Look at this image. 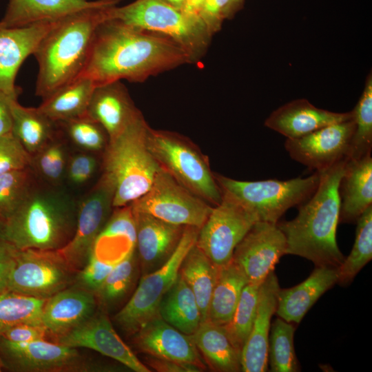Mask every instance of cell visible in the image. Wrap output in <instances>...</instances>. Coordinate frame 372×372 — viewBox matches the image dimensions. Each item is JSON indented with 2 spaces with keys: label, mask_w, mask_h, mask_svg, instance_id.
<instances>
[{
  "label": "cell",
  "mask_w": 372,
  "mask_h": 372,
  "mask_svg": "<svg viewBox=\"0 0 372 372\" xmlns=\"http://www.w3.org/2000/svg\"><path fill=\"white\" fill-rule=\"evenodd\" d=\"M280 288L274 271L267 276L261 285L256 315L241 351V371H268V340Z\"/></svg>",
  "instance_id": "ffe728a7"
},
{
  "label": "cell",
  "mask_w": 372,
  "mask_h": 372,
  "mask_svg": "<svg viewBox=\"0 0 372 372\" xmlns=\"http://www.w3.org/2000/svg\"><path fill=\"white\" fill-rule=\"evenodd\" d=\"M139 114L126 87L118 81L95 87L85 114L98 122L110 139Z\"/></svg>",
  "instance_id": "484cf974"
},
{
  "label": "cell",
  "mask_w": 372,
  "mask_h": 372,
  "mask_svg": "<svg viewBox=\"0 0 372 372\" xmlns=\"http://www.w3.org/2000/svg\"><path fill=\"white\" fill-rule=\"evenodd\" d=\"M214 177L222 192L254 214L259 221L276 224L289 209L309 199L320 180L318 172L287 180L241 181L222 175Z\"/></svg>",
  "instance_id": "52a82bcc"
},
{
  "label": "cell",
  "mask_w": 372,
  "mask_h": 372,
  "mask_svg": "<svg viewBox=\"0 0 372 372\" xmlns=\"http://www.w3.org/2000/svg\"><path fill=\"white\" fill-rule=\"evenodd\" d=\"M148 147L159 163L179 183L215 206L222 192L203 157L191 145L169 133L149 128Z\"/></svg>",
  "instance_id": "9c48e42d"
},
{
  "label": "cell",
  "mask_w": 372,
  "mask_h": 372,
  "mask_svg": "<svg viewBox=\"0 0 372 372\" xmlns=\"http://www.w3.org/2000/svg\"><path fill=\"white\" fill-rule=\"evenodd\" d=\"M198 231L197 227H184L167 260L158 269L143 275L131 298L114 317L125 333L133 335L144 324L159 315L161 301L175 283L185 257L196 244Z\"/></svg>",
  "instance_id": "ba28073f"
},
{
  "label": "cell",
  "mask_w": 372,
  "mask_h": 372,
  "mask_svg": "<svg viewBox=\"0 0 372 372\" xmlns=\"http://www.w3.org/2000/svg\"><path fill=\"white\" fill-rule=\"evenodd\" d=\"M120 0H9L0 24L21 27L63 19L79 11L116 6Z\"/></svg>",
  "instance_id": "cb8c5ba5"
},
{
  "label": "cell",
  "mask_w": 372,
  "mask_h": 372,
  "mask_svg": "<svg viewBox=\"0 0 372 372\" xmlns=\"http://www.w3.org/2000/svg\"><path fill=\"white\" fill-rule=\"evenodd\" d=\"M355 239L353 248L337 267L340 285L351 282L372 258V205L358 218Z\"/></svg>",
  "instance_id": "e575fe53"
},
{
  "label": "cell",
  "mask_w": 372,
  "mask_h": 372,
  "mask_svg": "<svg viewBox=\"0 0 372 372\" xmlns=\"http://www.w3.org/2000/svg\"><path fill=\"white\" fill-rule=\"evenodd\" d=\"M0 337L12 342H30L47 340L50 336L43 324L23 323L10 328Z\"/></svg>",
  "instance_id": "7dc6e473"
},
{
  "label": "cell",
  "mask_w": 372,
  "mask_h": 372,
  "mask_svg": "<svg viewBox=\"0 0 372 372\" xmlns=\"http://www.w3.org/2000/svg\"><path fill=\"white\" fill-rule=\"evenodd\" d=\"M133 342L144 353L161 359L206 368L192 335L169 324L159 315L144 324L134 335Z\"/></svg>",
  "instance_id": "d6986e66"
},
{
  "label": "cell",
  "mask_w": 372,
  "mask_h": 372,
  "mask_svg": "<svg viewBox=\"0 0 372 372\" xmlns=\"http://www.w3.org/2000/svg\"><path fill=\"white\" fill-rule=\"evenodd\" d=\"M355 129L347 160H357L371 154L372 78L368 76L364 91L353 110Z\"/></svg>",
  "instance_id": "74e56055"
},
{
  "label": "cell",
  "mask_w": 372,
  "mask_h": 372,
  "mask_svg": "<svg viewBox=\"0 0 372 372\" xmlns=\"http://www.w3.org/2000/svg\"><path fill=\"white\" fill-rule=\"evenodd\" d=\"M130 205L134 211L149 214L169 223L198 229L213 209L161 166L147 192Z\"/></svg>",
  "instance_id": "7c38bea8"
},
{
  "label": "cell",
  "mask_w": 372,
  "mask_h": 372,
  "mask_svg": "<svg viewBox=\"0 0 372 372\" xmlns=\"http://www.w3.org/2000/svg\"><path fill=\"white\" fill-rule=\"evenodd\" d=\"M241 0H234V5L239 3Z\"/></svg>",
  "instance_id": "9f6ffc18"
},
{
  "label": "cell",
  "mask_w": 372,
  "mask_h": 372,
  "mask_svg": "<svg viewBox=\"0 0 372 372\" xmlns=\"http://www.w3.org/2000/svg\"><path fill=\"white\" fill-rule=\"evenodd\" d=\"M114 265L92 254L86 265L77 271L72 285L96 294Z\"/></svg>",
  "instance_id": "ee69618b"
},
{
  "label": "cell",
  "mask_w": 372,
  "mask_h": 372,
  "mask_svg": "<svg viewBox=\"0 0 372 372\" xmlns=\"http://www.w3.org/2000/svg\"><path fill=\"white\" fill-rule=\"evenodd\" d=\"M218 269L219 267L196 244L188 251L180 268L179 273L196 297L202 322L207 319L209 302Z\"/></svg>",
  "instance_id": "d6a6232c"
},
{
  "label": "cell",
  "mask_w": 372,
  "mask_h": 372,
  "mask_svg": "<svg viewBox=\"0 0 372 372\" xmlns=\"http://www.w3.org/2000/svg\"><path fill=\"white\" fill-rule=\"evenodd\" d=\"M95 87L91 79L79 76L43 100L38 108L56 123L82 116L86 114Z\"/></svg>",
  "instance_id": "1f68e13d"
},
{
  "label": "cell",
  "mask_w": 372,
  "mask_h": 372,
  "mask_svg": "<svg viewBox=\"0 0 372 372\" xmlns=\"http://www.w3.org/2000/svg\"><path fill=\"white\" fill-rule=\"evenodd\" d=\"M149 130L140 113L108 139L102 175L114 187V208L128 205L147 193L161 169L148 147Z\"/></svg>",
  "instance_id": "5b68a950"
},
{
  "label": "cell",
  "mask_w": 372,
  "mask_h": 372,
  "mask_svg": "<svg viewBox=\"0 0 372 372\" xmlns=\"http://www.w3.org/2000/svg\"><path fill=\"white\" fill-rule=\"evenodd\" d=\"M296 327L280 318L271 324L267 358L272 372H297L300 364L296 355L293 336Z\"/></svg>",
  "instance_id": "836d02e7"
},
{
  "label": "cell",
  "mask_w": 372,
  "mask_h": 372,
  "mask_svg": "<svg viewBox=\"0 0 372 372\" xmlns=\"http://www.w3.org/2000/svg\"><path fill=\"white\" fill-rule=\"evenodd\" d=\"M192 335L211 369L219 372L241 371V352L231 342L223 325L207 320Z\"/></svg>",
  "instance_id": "83f0119b"
},
{
  "label": "cell",
  "mask_w": 372,
  "mask_h": 372,
  "mask_svg": "<svg viewBox=\"0 0 372 372\" xmlns=\"http://www.w3.org/2000/svg\"><path fill=\"white\" fill-rule=\"evenodd\" d=\"M114 189L104 176L78 205L76 227L72 239L58 249L68 265L79 271L87 262L94 242L109 219Z\"/></svg>",
  "instance_id": "5bb4252c"
},
{
  "label": "cell",
  "mask_w": 372,
  "mask_h": 372,
  "mask_svg": "<svg viewBox=\"0 0 372 372\" xmlns=\"http://www.w3.org/2000/svg\"><path fill=\"white\" fill-rule=\"evenodd\" d=\"M31 167L7 172L0 176V219L4 223L22 204L36 184Z\"/></svg>",
  "instance_id": "f35d334b"
},
{
  "label": "cell",
  "mask_w": 372,
  "mask_h": 372,
  "mask_svg": "<svg viewBox=\"0 0 372 372\" xmlns=\"http://www.w3.org/2000/svg\"><path fill=\"white\" fill-rule=\"evenodd\" d=\"M338 280L337 267H316L309 276L300 284L279 289L276 313L288 322L300 323L321 296L338 283Z\"/></svg>",
  "instance_id": "d4e9b609"
},
{
  "label": "cell",
  "mask_w": 372,
  "mask_h": 372,
  "mask_svg": "<svg viewBox=\"0 0 372 372\" xmlns=\"http://www.w3.org/2000/svg\"><path fill=\"white\" fill-rule=\"evenodd\" d=\"M163 1L179 9L181 8L183 1H184V0H163Z\"/></svg>",
  "instance_id": "f5cc1de1"
},
{
  "label": "cell",
  "mask_w": 372,
  "mask_h": 372,
  "mask_svg": "<svg viewBox=\"0 0 372 372\" xmlns=\"http://www.w3.org/2000/svg\"><path fill=\"white\" fill-rule=\"evenodd\" d=\"M111 7L85 9L67 16L44 36L33 54L39 65L37 96L43 101L80 76L96 30L109 18Z\"/></svg>",
  "instance_id": "3957f363"
},
{
  "label": "cell",
  "mask_w": 372,
  "mask_h": 372,
  "mask_svg": "<svg viewBox=\"0 0 372 372\" xmlns=\"http://www.w3.org/2000/svg\"><path fill=\"white\" fill-rule=\"evenodd\" d=\"M109 19L167 37L184 48L195 61L205 52L211 34L203 21L163 0H136L111 7Z\"/></svg>",
  "instance_id": "8992f818"
},
{
  "label": "cell",
  "mask_w": 372,
  "mask_h": 372,
  "mask_svg": "<svg viewBox=\"0 0 372 372\" xmlns=\"http://www.w3.org/2000/svg\"><path fill=\"white\" fill-rule=\"evenodd\" d=\"M339 223H355L372 205L371 154L357 160H347L339 183Z\"/></svg>",
  "instance_id": "4316f807"
},
{
  "label": "cell",
  "mask_w": 372,
  "mask_h": 372,
  "mask_svg": "<svg viewBox=\"0 0 372 372\" xmlns=\"http://www.w3.org/2000/svg\"><path fill=\"white\" fill-rule=\"evenodd\" d=\"M148 364L160 372H200L203 369L198 366L174 360L158 358L149 355Z\"/></svg>",
  "instance_id": "681fc988"
},
{
  "label": "cell",
  "mask_w": 372,
  "mask_h": 372,
  "mask_svg": "<svg viewBox=\"0 0 372 372\" xmlns=\"http://www.w3.org/2000/svg\"><path fill=\"white\" fill-rule=\"evenodd\" d=\"M11 111L12 133L31 156L59 136V123L45 115L38 107H24L18 100H13Z\"/></svg>",
  "instance_id": "f1b7e54d"
},
{
  "label": "cell",
  "mask_w": 372,
  "mask_h": 372,
  "mask_svg": "<svg viewBox=\"0 0 372 372\" xmlns=\"http://www.w3.org/2000/svg\"><path fill=\"white\" fill-rule=\"evenodd\" d=\"M247 279L232 260L219 267L217 280L213 289L207 319L213 323L225 325L232 317Z\"/></svg>",
  "instance_id": "4dcf8cb0"
},
{
  "label": "cell",
  "mask_w": 372,
  "mask_h": 372,
  "mask_svg": "<svg viewBox=\"0 0 372 372\" xmlns=\"http://www.w3.org/2000/svg\"><path fill=\"white\" fill-rule=\"evenodd\" d=\"M194 62L189 53L171 39L108 18L96 30L79 76L91 79L96 86L122 79L142 82Z\"/></svg>",
  "instance_id": "6da1fadb"
},
{
  "label": "cell",
  "mask_w": 372,
  "mask_h": 372,
  "mask_svg": "<svg viewBox=\"0 0 372 372\" xmlns=\"http://www.w3.org/2000/svg\"><path fill=\"white\" fill-rule=\"evenodd\" d=\"M158 314L169 324L187 335H193L201 324L196 297L180 273L161 301Z\"/></svg>",
  "instance_id": "f546056e"
},
{
  "label": "cell",
  "mask_w": 372,
  "mask_h": 372,
  "mask_svg": "<svg viewBox=\"0 0 372 372\" xmlns=\"http://www.w3.org/2000/svg\"><path fill=\"white\" fill-rule=\"evenodd\" d=\"M13 100L17 99L0 91V136L12 132L11 103Z\"/></svg>",
  "instance_id": "f907efd6"
},
{
  "label": "cell",
  "mask_w": 372,
  "mask_h": 372,
  "mask_svg": "<svg viewBox=\"0 0 372 372\" xmlns=\"http://www.w3.org/2000/svg\"><path fill=\"white\" fill-rule=\"evenodd\" d=\"M17 249L10 242L0 239V294L8 291L9 278Z\"/></svg>",
  "instance_id": "c3c4849f"
},
{
  "label": "cell",
  "mask_w": 372,
  "mask_h": 372,
  "mask_svg": "<svg viewBox=\"0 0 372 372\" xmlns=\"http://www.w3.org/2000/svg\"><path fill=\"white\" fill-rule=\"evenodd\" d=\"M220 203L213 207L199 229L196 246L217 267L231 260L236 247L252 226L257 216L240 203L222 192Z\"/></svg>",
  "instance_id": "4fadbf2b"
},
{
  "label": "cell",
  "mask_w": 372,
  "mask_h": 372,
  "mask_svg": "<svg viewBox=\"0 0 372 372\" xmlns=\"http://www.w3.org/2000/svg\"><path fill=\"white\" fill-rule=\"evenodd\" d=\"M46 299H39L7 291L0 294V335L23 323L42 324Z\"/></svg>",
  "instance_id": "d590c367"
},
{
  "label": "cell",
  "mask_w": 372,
  "mask_h": 372,
  "mask_svg": "<svg viewBox=\"0 0 372 372\" xmlns=\"http://www.w3.org/2000/svg\"><path fill=\"white\" fill-rule=\"evenodd\" d=\"M353 116V111L333 112L318 108L307 99H300L274 110L265 120V125L287 138H296Z\"/></svg>",
  "instance_id": "603a6c76"
},
{
  "label": "cell",
  "mask_w": 372,
  "mask_h": 372,
  "mask_svg": "<svg viewBox=\"0 0 372 372\" xmlns=\"http://www.w3.org/2000/svg\"><path fill=\"white\" fill-rule=\"evenodd\" d=\"M97 165L96 158L87 153H78L68 158L66 174L73 185H82L94 175Z\"/></svg>",
  "instance_id": "f6af8a7d"
},
{
  "label": "cell",
  "mask_w": 372,
  "mask_h": 372,
  "mask_svg": "<svg viewBox=\"0 0 372 372\" xmlns=\"http://www.w3.org/2000/svg\"><path fill=\"white\" fill-rule=\"evenodd\" d=\"M4 369H4L3 362H2V361H1V360L0 358V372L4 371Z\"/></svg>",
  "instance_id": "11a10c76"
},
{
  "label": "cell",
  "mask_w": 372,
  "mask_h": 372,
  "mask_svg": "<svg viewBox=\"0 0 372 372\" xmlns=\"http://www.w3.org/2000/svg\"><path fill=\"white\" fill-rule=\"evenodd\" d=\"M262 282H248L230 320L223 325L231 342L240 352L251 329Z\"/></svg>",
  "instance_id": "8d00e7d4"
},
{
  "label": "cell",
  "mask_w": 372,
  "mask_h": 372,
  "mask_svg": "<svg viewBox=\"0 0 372 372\" xmlns=\"http://www.w3.org/2000/svg\"><path fill=\"white\" fill-rule=\"evenodd\" d=\"M204 1L205 0H184L180 10L189 15L200 17Z\"/></svg>",
  "instance_id": "816d5d0a"
},
{
  "label": "cell",
  "mask_w": 372,
  "mask_h": 372,
  "mask_svg": "<svg viewBox=\"0 0 372 372\" xmlns=\"http://www.w3.org/2000/svg\"><path fill=\"white\" fill-rule=\"evenodd\" d=\"M287 242L277 224L257 221L236 247L232 261L248 282H262L286 254Z\"/></svg>",
  "instance_id": "2e32d148"
},
{
  "label": "cell",
  "mask_w": 372,
  "mask_h": 372,
  "mask_svg": "<svg viewBox=\"0 0 372 372\" xmlns=\"http://www.w3.org/2000/svg\"><path fill=\"white\" fill-rule=\"evenodd\" d=\"M347 159L318 172L313 194L300 205L296 216L276 224L284 234L287 254L304 258L316 267H338L344 259L336 231L340 217L339 183Z\"/></svg>",
  "instance_id": "7a4b0ae2"
},
{
  "label": "cell",
  "mask_w": 372,
  "mask_h": 372,
  "mask_svg": "<svg viewBox=\"0 0 372 372\" xmlns=\"http://www.w3.org/2000/svg\"><path fill=\"white\" fill-rule=\"evenodd\" d=\"M0 358L12 372H94L114 368L94 362L69 347L47 340L12 342L0 337Z\"/></svg>",
  "instance_id": "8fae6325"
},
{
  "label": "cell",
  "mask_w": 372,
  "mask_h": 372,
  "mask_svg": "<svg viewBox=\"0 0 372 372\" xmlns=\"http://www.w3.org/2000/svg\"><path fill=\"white\" fill-rule=\"evenodd\" d=\"M68 158L66 147L58 136L32 156L31 168L36 176L57 187L65 176Z\"/></svg>",
  "instance_id": "ab89813d"
},
{
  "label": "cell",
  "mask_w": 372,
  "mask_h": 372,
  "mask_svg": "<svg viewBox=\"0 0 372 372\" xmlns=\"http://www.w3.org/2000/svg\"><path fill=\"white\" fill-rule=\"evenodd\" d=\"M98 307L94 293L71 285L45 300L41 322L54 341L87 320Z\"/></svg>",
  "instance_id": "44dd1931"
},
{
  "label": "cell",
  "mask_w": 372,
  "mask_h": 372,
  "mask_svg": "<svg viewBox=\"0 0 372 372\" xmlns=\"http://www.w3.org/2000/svg\"><path fill=\"white\" fill-rule=\"evenodd\" d=\"M36 184L6 221L4 239L19 249L58 250L73 237L78 205L68 194Z\"/></svg>",
  "instance_id": "277c9868"
},
{
  "label": "cell",
  "mask_w": 372,
  "mask_h": 372,
  "mask_svg": "<svg viewBox=\"0 0 372 372\" xmlns=\"http://www.w3.org/2000/svg\"><path fill=\"white\" fill-rule=\"evenodd\" d=\"M77 271L59 250L18 249L8 291L48 299L72 285Z\"/></svg>",
  "instance_id": "30bf717a"
},
{
  "label": "cell",
  "mask_w": 372,
  "mask_h": 372,
  "mask_svg": "<svg viewBox=\"0 0 372 372\" xmlns=\"http://www.w3.org/2000/svg\"><path fill=\"white\" fill-rule=\"evenodd\" d=\"M58 123L72 142L85 151L98 152L107 144L103 127L86 114Z\"/></svg>",
  "instance_id": "b9f144b4"
},
{
  "label": "cell",
  "mask_w": 372,
  "mask_h": 372,
  "mask_svg": "<svg viewBox=\"0 0 372 372\" xmlns=\"http://www.w3.org/2000/svg\"><path fill=\"white\" fill-rule=\"evenodd\" d=\"M5 223L0 219V239H4Z\"/></svg>",
  "instance_id": "db71d44e"
},
{
  "label": "cell",
  "mask_w": 372,
  "mask_h": 372,
  "mask_svg": "<svg viewBox=\"0 0 372 372\" xmlns=\"http://www.w3.org/2000/svg\"><path fill=\"white\" fill-rule=\"evenodd\" d=\"M134 251L116 263L95 296L99 307H106L121 300L129 291L135 273Z\"/></svg>",
  "instance_id": "60d3db41"
},
{
  "label": "cell",
  "mask_w": 372,
  "mask_h": 372,
  "mask_svg": "<svg viewBox=\"0 0 372 372\" xmlns=\"http://www.w3.org/2000/svg\"><path fill=\"white\" fill-rule=\"evenodd\" d=\"M59 20L21 27L0 24V91L18 99L21 90L16 86L15 79L21 65L33 55L41 39Z\"/></svg>",
  "instance_id": "ac0fdd59"
},
{
  "label": "cell",
  "mask_w": 372,
  "mask_h": 372,
  "mask_svg": "<svg viewBox=\"0 0 372 372\" xmlns=\"http://www.w3.org/2000/svg\"><path fill=\"white\" fill-rule=\"evenodd\" d=\"M53 342L96 351L135 372L150 371L120 338L103 308L99 306L87 320Z\"/></svg>",
  "instance_id": "e0dca14e"
},
{
  "label": "cell",
  "mask_w": 372,
  "mask_h": 372,
  "mask_svg": "<svg viewBox=\"0 0 372 372\" xmlns=\"http://www.w3.org/2000/svg\"><path fill=\"white\" fill-rule=\"evenodd\" d=\"M233 6L234 0H205L200 17L211 35L219 30L223 19Z\"/></svg>",
  "instance_id": "bcb514c9"
},
{
  "label": "cell",
  "mask_w": 372,
  "mask_h": 372,
  "mask_svg": "<svg viewBox=\"0 0 372 372\" xmlns=\"http://www.w3.org/2000/svg\"><path fill=\"white\" fill-rule=\"evenodd\" d=\"M31 165L32 156L12 132L0 136V176Z\"/></svg>",
  "instance_id": "7bdbcfd3"
},
{
  "label": "cell",
  "mask_w": 372,
  "mask_h": 372,
  "mask_svg": "<svg viewBox=\"0 0 372 372\" xmlns=\"http://www.w3.org/2000/svg\"><path fill=\"white\" fill-rule=\"evenodd\" d=\"M132 212L136 229V247L143 273L146 274L158 269L167 260L175 249L184 227L149 214Z\"/></svg>",
  "instance_id": "7402d4cb"
},
{
  "label": "cell",
  "mask_w": 372,
  "mask_h": 372,
  "mask_svg": "<svg viewBox=\"0 0 372 372\" xmlns=\"http://www.w3.org/2000/svg\"><path fill=\"white\" fill-rule=\"evenodd\" d=\"M354 129L353 116L304 136L287 138L285 147L292 159L320 172L347 158Z\"/></svg>",
  "instance_id": "9a60e30c"
}]
</instances>
